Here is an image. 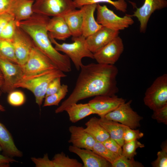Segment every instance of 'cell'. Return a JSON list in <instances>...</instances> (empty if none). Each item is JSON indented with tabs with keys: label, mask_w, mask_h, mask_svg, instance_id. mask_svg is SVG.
Here are the masks:
<instances>
[{
	"label": "cell",
	"mask_w": 167,
	"mask_h": 167,
	"mask_svg": "<svg viewBox=\"0 0 167 167\" xmlns=\"http://www.w3.org/2000/svg\"><path fill=\"white\" fill-rule=\"evenodd\" d=\"M22 67L23 77L58 68L51 60L36 46L32 49L27 62Z\"/></svg>",
	"instance_id": "obj_8"
},
{
	"label": "cell",
	"mask_w": 167,
	"mask_h": 167,
	"mask_svg": "<svg viewBox=\"0 0 167 167\" xmlns=\"http://www.w3.org/2000/svg\"><path fill=\"white\" fill-rule=\"evenodd\" d=\"M53 167H82L77 159L70 158L63 152L55 154L51 160Z\"/></svg>",
	"instance_id": "obj_27"
},
{
	"label": "cell",
	"mask_w": 167,
	"mask_h": 167,
	"mask_svg": "<svg viewBox=\"0 0 167 167\" xmlns=\"http://www.w3.org/2000/svg\"><path fill=\"white\" fill-rule=\"evenodd\" d=\"M144 104L153 111L167 104V74L157 77L146 90Z\"/></svg>",
	"instance_id": "obj_5"
},
{
	"label": "cell",
	"mask_w": 167,
	"mask_h": 167,
	"mask_svg": "<svg viewBox=\"0 0 167 167\" xmlns=\"http://www.w3.org/2000/svg\"><path fill=\"white\" fill-rule=\"evenodd\" d=\"M68 91V86L62 84L57 92L45 97L43 106H58L60 101L65 97Z\"/></svg>",
	"instance_id": "obj_29"
},
{
	"label": "cell",
	"mask_w": 167,
	"mask_h": 167,
	"mask_svg": "<svg viewBox=\"0 0 167 167\" xmlns=\"http://www.w3.org/2000/svg\"><path fill=\"white\" fill-rule=\"evenodd\" d=\"M126 100L115 95H98L88 102L91 108L100 117H103L108 113L117 108Z\"/></svg>",
	"instance_id": "obj_13"
},
{
	"label": "cell",
	"mask_w": 167,
	"mask_h": 167,
	"mask_svg": "<svg viewBox=\"0 0 167 167\" xmlns=\"http://www.w3.org/2000/svg\"><path fill=\"white\" fill-rule=\"evenodd\" d=\"M66 76V75L63 72L55 68L35 75L23 77L16 85L15 88H25L31 91L35 96L36 103L40 106L50 82L56 78Z\"/></svg>",
	"instance_id": "obj_3"
},
{
	"label": "cell",
	"mask_w": 167,
	"mask_h": 167,
	"mask_svg": "<svg viewBox=\"0 0 167 167\" xmlns=\"http://www.w3.org/2000/svg\"><path fill=\"white\" fill-rule=\"evenodd\" d=\"M96 9V20L103 27L119 31L128 28L134 23L131 15L126 14L123 17H119L105 5L101 6L97 4Z\"/></svg>",
	"instance_id": "obj_6"
},
{
	"label": "cell",
	"mask_w": 167,
	"mask_h": 167,
	"mask_svg": "<svg viewBox=\"0 0 167 167\" xmlns=\"http://www.w3.org/2000/svg\"><path fill=\"white\" fill-rule=\"evenodd\" d=\"M124 49L122 40L118 36L94 54V59L99 63L114 65L119 59Z\"/></svg>",
	"instance_id": "obj_12"
},
{
	"label": "cell",
	"mask_w": 167,
	"mask_h": 167,
	"mask_svg": "<svg viewBox=\"0 0 167 167\" xmlns=\"http://www.w3.org/2000/svg\"><path fill=\"white\" fill-rule=\"evenodd\" d=\"M70 137L68 142L81 148L92 150L96 141L86 131L82 126H71L69 128Z\"/></svg>",
	"instance_id": "obj_17"
},
{
	"label": "cell",
	"mask_w": 167,
	"mask_h": 167,
	"mask_svg": "<svg viewBox=\"0 0 167 167\" xmlns=\"http://www.w3.org/2000/svg\"><path fill=\"white\" fill-rule=\"evenodd\" d=\"M132 101L130 100L127 102L123 103L104 117L107 119L119 122L131 129L137 128L140 126V122L142 118L131 108Z\"/></svg>",
	"instance_id": "obj_10"
},
{
	"label": "cell",
	"mask_w": 167,
	"mask_h": 167,
	"mask_svg": "<svg viewBox=\"0 0 167 167\" xmlns=\"http://www.w3.org/2000/svg\"></svg>",
	"instance_id": "obj_45"
},
{
	"label": "cell",
	"mask_w": 167,
	"mask_h": 167,
	"mask_svg": "<svg viewBox=\"0 0 167 167\" xmlns=\"http://www.w3.org/2000/svg\"><path fill=\"white\" fill-rule=\"evenodd\" d=\"M74 88L69 96L55 110L62 112L71 104L98 95L112 96L118 92L117 67L114 65L94 63L81 66Z\"/></svg>",
	"instance_id": "obj_1"
},
{
	"label": "cell",
	"mask_w": 167,
	"mask_h": 167,
	"mask_svg": "<svg viewBox=\"0 0 167 167\" xmlns=\"http://www.w3.org/2000/svg\"><path fill=\"white\" fill-rule=\"evenodd\" d=\"M12 1V0H0V15L9 13Z\"/></svg>",
	"instance_id": "obj_42"
},
{
	"label": "cell",
	"mask_w": 167,
	"mask_h": 167,
	"mask_svg": "<svg viewBox=\"0 0 167 167\" xmlns=\"http://www.w3.org/2000/svg\"><path fill=\"white\" fill-rule=\"evenodd\" d=\"M167 6L166 0H144L143 5L137 8L131 15L136 17L139 22L140 32L142 33L146 32L149 18L155 11Z\"/></svg>",
	"instance_id": "obj_14"
},
{
	"label": "cell",
	"mask_w": 167,
	"mask_h": 167,
	"mask_svg": "<svg viewBox=\"0 0 167 167\" xmlns=\"http://www.w3.org/2000/svg\"><path fill=\"white\" fill-rule=\"evenodd\" d=\"M102 143L106 148L111 151L117 153L120 156H122V147L111 138L109 137Z\"/></svg>",
	"instance_id": "obj_38"
},
{
	"label": "cell",
	"mask_w": 167,
	"mask_h": 167,
	"mask_svg": "<svg viewBox=\"0 0 167 167\" xmlns=\"http://www.w3.org/2000/svg\"><path fill=\"white\" fill-rule=\"evenodd\" d=\"M73 0H35L33 13L48 17L62 16L75 9Z\"/></svg>",
	"instance_id": "obj_7"
},
{
	"label": "cell",
	"mask_w": 167,
	"mask_h": 167,
	"mask_svg": "<svg viewBox=\"0 0 167 167\" xmlns=\"http://www.w3.org/2000/svg\"><path fill=\"white\" fill-rule=\"evenodd\" d=\"M0 57L18 64L11 41L0 38Z\"/></svg>",
	"instance_id": "obj_28"
},
{
	"label": "cell",
	"mask_w": 167,
	"mask_h": 167,
	"mask_svg": "<svg viewBox=\"0 0 167 167\" xmlns=\"http://www.w3.org/2000/svg\"><path fill=\"white\" fill-rule=\"evenodd\" d=\"M13 19H15L14 17L9 13H5L0 15V34L7 23Z\"/></svg>",
	"instance_id": "obj_41"
},
{
	"label": "cell",
	"mask_w": 167,
	"mask_h": 167,
	"mask_svg": "<svg viewBox=\"0 0 167 167\" xmlns=\"http://www.w3.org/2000/svg\"><path fill=\"white\" fill-rule=\"evenodd\" d=\"M76 8H80L84 6L92 4H97L100 2L110 4L118 10L123 12L126 11L127 5L125 0H73Z\"/></svg>",
	"instance_id": "obj_26"
},
{
	"label": "cell",
	"mask_w": 167,
	"mask_h": 167,
	"mask_svg": "<svg viewBox=\"0 0 167 167\" xmlns=\"http://www.w3.org/2000/svg\"><path fill=\"white\" fill-rule=\"evenodd\" d=\"M67 113L70 121L75 123L92 114H95L88 103H75L67 107L65 111Z\"/></svg>",
	"instance_id": "obj_24"
},
{
	"label": "cell",
	"mask_w": 167,
	"mask_h": 167,
	"mask_svg": "<svg viewBox=\"0 0 167 167\" xmlns=\"http://www.w3.org/2000/svg\"><path fill=\"white\" fill-rule=\"evenodd\" d=\"M99 122L109 135L110 137L122 147L124 142L123 135L125 130L128 127L118 122L100 117Z\"/></svg>",
	"instance_id": "obj_22"
},
{
	"label": "cell",
	"mask_w": 167,
	"mask_h": 167,
	"mask_svg": "<svg viewBox=\"0 0 167 167\" xmlns=\"http://www.w3.org/2000/svg\"><path fill=\"white\" fill-rule=\"evenodd\" d=\"M61 78H56L50 82L47 87L45 97L56 92L60 89L62 85Z\"/></svg>",
	"instance_id": "obj_39"
},
{
	"label": "cell",
	"mask_w": 167,
	"mask_h": 167,
	"mask_svg": "<svg viewBox=\"0 0 167 167\" xmlns=\"http://www.w3.org/2000/svg\"><path fill=\"white\" fill-rule=\"evenodd\" d=\"M49 37L52 43L54 45L55 49L65 53L71 60L78 71L80 70L83 65V58L87 57L94 59V54L87 48L86 44V38L82 35L72 37L73 42L70 43H59L54 38L50 36Z\"/></svg>",
	"instance_id": "obj_4"
},
{
	"label": "cell",
	"mask_w": 167,
	"mask_h": 167,
	"mask_svg": "<svg viewBox=\"0 0 167 167\" xmlns=\"http://www.w3.org/2000/svg\"><path fill=\"white\" fill-rule=\"evenodd\" d=\"M3 79L2 75L0 71V79Z\"/></svg>",
	"instance_id": "obj_44"
},
{
	"label": "cell",
	"mask_w": 167,
	"mask_h": 167,
	"mask_svg": "<svg viewBox=\"0 0 167 167\" xmlns=\"http://www.w3.org/2000/svg\"><path fill=\"white\" fill-rule=\"evenodd\" d=\"M68 150L80 158L83 167H111L110 163L91 150L79 148L72 145L69 146Z\"/></svg>",
	"instance_id": "obj_16"
},
{
	"label": "cell",
	"mask_w": 167,
	"mask_h": 167,
	"mask_svg": "<svg viewBox=\"0 0 167 167\" xmlns=\"http://www.w3.org/2000/svg\"><path fill=\"white\" fill-rule=\"evenodd\" d=\"M97 4L85 5L81 8L83 12L82 35L86 38L92 34L103 26L95 20L94 12Z\"/></svg>",
	"instance_id": "obj_18"
},
{
	"label": "cell",
	"mask_w": 167,
	"mask_h": 167,
	"mask_svg": "<svg viewBox=\"0 0 167 167\" xmlns=\"http://www.w3.org/2000/svg\"><path fill=\"white\" fill-rule=\"evenodd\" d=\"M144 134L138 130L132 129L128 127L125 131L123 139L124 143H126L132 141L139 139L142 137Z\"/></svg>",
	"instance_id": "obj_36"
},
{
	"label": "cell",
	"mask_w": 167,
	"mask_h": 167,
	"mask_svg": "<svg viewBox=\"0 0 167 167\" xmlns=\"http://www.w3.org/2000/svg\"><path fill=\"white\" fill-rule=\"evenodd\" d=\"M0 71L3 80L0 88L5 92L9 93L14 90L23 77L24 72L20 65L0 57Z\"/></svg>",
	"instance_id": "obj_9"
},
{
	"label": "cell",
	"mask_w": 167,
	"mask_h": 167,
	"mask_svg": "<svg viewBox=\"0 0 167 167\" xmlns=\"http://www.w3.org/2000/svg\"><path fill=\"white\" fill-rule=\"evenodd\" d=\"M85 131L97 141L102 142L110 137L106 130L100 124L99 118L93 117L85 124Z\"/></svg>",
	"instance_id": "obj_25"
},
{
	"label": "cell",
	"mask_w": 167,
	"mask_h": 167,
	"mask_svg": "<svg viewBox=\"0 0 167 167\" xmlns=\"http://www.w3.org/2000/svg\"><path fill=\"white\" fill-rule=\"evenodd\" d=\"M8 93L7 101L11 105L15 107L19 106L25 103L26 97L22 92L13 90Z\"/></svg>",
	"instance_id": "obj_32"
},
{
	"label": "cell",
	"mask_w": 167,
	"mask_h": 167,
	"mask_svg": "<svg viewBox=\"0 0 167 167\" xmlns=\"http://www.w3.org/2000/svg\"><path fill=\"white\" fill-rule=\"evenodd\" d=\"M153 167H167V143L163 144L162 149L158 152L157 158L151 163Z\"/></svg>",
	"instance_id": "obj_35"
},
{
	"label": "cell",
	"mask_w": 167,
	"mask_h": 167,
	"mask_svg": "<svg viewBox=\"0 0 167 167\" xmlns=\"http://www.w3.org/2000/svg\"><path fill=\"white\" fill-rule=\"evenodd\" d=\"M1 151H2V150L0 146V167H9L11 163L18 162L13 158L1 154L0 153Z\"/></svg>",
	"instance_id": "obj_40"
},
{
	"label": "cell",
	"mask_w": 167,
	"mask_h": 167,
	"mask_svg": "<svg viewBox=\"0 0 167 167\" xmlns=\"http://www.w3.org/2000/svg\"><path fill=\"white\" fill-rule=\"evenodd\" d=\"M11 42L18 64L22 67L35 45L30 36L17 25Z\"/></svg>",
	"instance_id": "obj_11"
},
{
	"label": "cell",
	"mask_w": 167,
	"mask_h": 167,
	"mask_svg": "<svg viewBox=\"0 0 167 167\" xmlns=\"http://www.w3.org/2000/svg\"><path fill=\"white\" fill-rule=\"evenodd\" d=\"M49 19L48 16L33 13L27 19L17 22V25L30 36L35 46L58 69L63 72H70L71 71L70 59L55 49L49 37L47 26Z\"/></svg>",
	"instance_id": "obj_2"
},
{
	"label": "cell",
	"mask_w": 167,
	"mask_h": 167,
	"mask_svg": "<svg viewBox=\"0 0 167 167\" xmlns=\"http://www.w3.org/2000/svg\"><path fill=\"white\" fill-rule=\"evenodd\" d=\"M152 118L158 122L167 124V104L153 111Z\"/></svg>",
	"instance_id": "obj_37"
},
{
	"label": "cell",
	"mask_w": 167,
	"mask_h": 167,
	"mask_svg": "<svg viewBox=\"0 0 167 167\" xmlns=\"http://www.w3.org/2000/svg\"><path fill=\"white\" fill-rule=\"evenodd\" d=\"M66 23L72 37L82 35L83 12L81 8L75 9L62 16Z\"/></svg>",
	"instance_id": "obj_23"
},
{
	"label": "cell",
	"mask_w": 167,
	"mask_h": 167,
	"mask_svg": "<svg viewBox=\"0 0 167 167\" xmlns=\"http://www.w3.org/2000/svg\"><path fill=\"white\" fill-rule=\"evenodd\" d=\"M92 150L111 164L120 156L106 148L102 142L96 141Z\"/></svg>",
	"instance_id": "obj_30"
},
{
	"label": "cell",
	"mask_w": 167,
	"mask_h": 167,
	"mask_svg": "<svg viewBox=\"0 0 167 167\" xmlns=\"http://www.w3.org/2000/svg\"><path fill=\"white\" fill-rule=\"evenodd\" d=\"M17 22L15 19L10 21L6 25L0 34V38L11 41L14 35Z\"/></svg>",
	"instance_id": "obj_34"
},
{
	"label": "cell",
	"mask_w": 167,
	"mask_h": 167,
	"mask_svg": "<svg viewBox=\"0 0 167 167\" xmlns=\"http://www.w3.org/2000/svg\"><path fill=\"white\" fill-rule=\"evenodd\" d=\"M119 31L103 26L92 34L86 38L87 48L93 54L113 39L118 36Z\"/></svg>",
	"instance_id": "obj_15"
},
{
	"label": "cell",
	"mask_w": 167,
	"mask_h": 167,
	"mask_svg": "<svg viewBox=\"0 0 167 167\" xmlns=\"http://www.w3.org/2000/svg\"><path fill=\"white\" fill-rule=\"evenodd\" d=\"M47 28L48 35L55 39L65 41L71 35L69 28L62 16L50 18Z\"/></svg>",
	"instance_id": "obj_19"
},
{
	"label": "cell",
	"mask_w": 167,
	"mask_h": 167,
	"mask_svg": "<svg viewBox=\"0 0 167 167\" xmlns=\"http://www.w3.org/2000/svg\"><path fill=\"white\" fill-rule=\"evenodd\" d=\"M0 146L3 154L14 158L21 157L22 152L15 145L11 133L5 126L0 122Z\"/></svg>",
	"instance_id": "obj_20"
},
{
	"label": "cell",
	"mask_w": 167,
	"mask_h": 167,
	"mask_svg": "<svg viewBox=\"0 0 167 167\" xmlns=\"http://www.w3.org/2000/svg\"><path fill=\"white\" fill-rule=\"evenodd\" d=\"M34 0H12L9 13L19 22L28 19L33 14Z\"/></svg>",
	"instance_id": "obj_21"
},
{
	"label": "cell",
	"mask_w": 167,
	"mask_h": 167,
	"mask_svg": "<svg viewBox=\"0 0 167 167\" xmlns=\"http://www.w3.org/2000/svg\"><path fill=\"white\" fill-rule=\"evenodd\" d=\"M3 79H0V88L2 86L3 83ZM5 109L4 107L0 104V111L4 112L5 111Z\"/></svg>",
	"instance_id": "obj_43"
},
{
	"label": "cell",
	"mask_w": 167,
	"mask_h": 167,
	"mask_svg": "<svg viewBox=\"0 0 167 167\" xmlns=\"http://www.w3.org/2000/svg\"><path fill=\"white\" fill-rule=\"evenodd\" d=\"M122 147V155L131 159L136 155V150L138 148H143L144 145L136 139L124 143Z\"/></svg>",
	"instance_id": "obj_31"
},
{
	"label": "cell",
	"mask_w": 167,
	"mask_h": 167,
	"mask_svg": "<svg viewBox=\"0 0 167 167\" xmlns=\"http://www.w3.org/2000/svg\"><path fill=\"white\" fill-rule=\"evenodd\" d=\"M112 167H143L141 163L135 160L134 158L129 159L120 156L111 164Z\"/></svg>",
	"instance_id": "obj_33"
}]
</instances>
